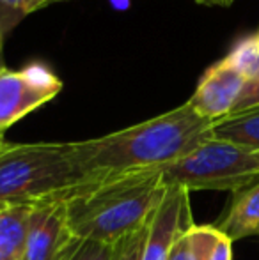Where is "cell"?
<instances>
[{"instance_id":"cell-16","label":"cell","mask_w":259,"mask_h":260,"mask_svg":"<svg viewBox=\"0 0 259 260\" xmlns=\"http://www.w3.org/2000/svg\"><path fill=\"white\" fill-rule=\"evenodd\" d=\"M257 105H259V76H256L254 80H250V82L245 83L243 92H242V96H240L235 110H233V113L242 112V110H247V108H252V106H257Z\"/></svg>"},{"instance_id":"cell-21","label":"cell","mask_w":259,"mask_h":260,"mask_svg":"<svg viewBox=\"0 0 259 260\" xmlns=\"http://www.w3.org/2000/svg\"><path fill=\"white\" fill-rule=\"evenodd\" d=\"M6 69V64H4V36H0V71Z\"/></svg>"},{"instance_id":"cell-15","label":"cell","mask_w":259,"mask_h":260,"mask_svg":"<svg viewBox=\"0 0 259 260\" xmlns=\"http://www.w3.org/2000/svg\"><path fill=\"white\" fill-rule=\"evenodd\" d=\"M31 13L32 0H0V36L6 38Z\"/></svg>"},{"instance_id":"cell-12","label":"cell","mask_w":259,"mask_h":260,"mask_svg":"<svg viewBox=\"0 0 259 260\" xmlns=\"http://www.w3.org/2000/svg\"><path fill=\"white\" fill-rule=\"evenodd\" d=\"M225 60L247 80H254L259 76V36L252 34L247 38L240 39L229 55L225 57Z\"/></svg>"},{"instance_id":"cell-11","label":"cell","mask_w":259,"mask_h":260,"mask_svg":"<svg viewBox=\"0 0 259 260\" xmlns=\"http://www.w3.org/2000/svg\"><path fill=\"white\" fill-rule=\"evenodd\" d=\"M220 234V230L213 225L194 223L174 241L169 260H208Z\"/></svg>"},{"instance_id":"cell-6","label":"cell","mask_w":259,"mask_h":260,"mask_svg":"<svg viewBox=\"0 0 259 260\" xmlns=\"http://www.w3.org/2000/svg\"><path fill=\"white\" fill-rule=\"evenodd\" d=\"M68 195L34 204L28 218L25 260H63L75 243L66 207Z\"/></svg>"},{"instance_id":"cell-25","label":"cell","mask_w":259,"mask_h":260,"mask_svg":"<svg viewBox=\"0 0 259 260\" xmlns=\"http://www.w3.org/2000/svg\"><path fill=\"white\" fill-rule=\"evenodd\" d=\"M0 152H2V151H0Z\"/></svg>"},{"instance_id":"cell-19","label":"cell","mask_w":259,"mask_h":260,"mask_svg":"<svg viewBox=\"0 0 259 260\" xmlns=\"http://www.w3.org/2000/svg\"><path fill=\"white\" fill-rule=\"evenodd\" d=\"M108 4H110L116 11H128L131 6V0H108Z\"/></svg>"},{"instance_id":"cell-9","label":"cell","mask_w":259,"mask_h":260,"mask_svg":"<svg viewBox=\"0 0 259 260\" xmlns=\"http://www.w3.org/2000/svg\"><path fill=\"white\" fill-rule=\"evenodd\" d=\"M32 207L34 204L0 206V260H25Z\"/></svg>"},{"instance_id":"cell-5","label":"cell","mask_w":259,"mask_h":260,"mask_svg":"<svg viewBox=\"0 0 259 260\" xmlns=\"http://www.w3.org/2000/svg\"><path fill=\"white\" fill-rule=\"evenodd\" d=\"M64 83L45 62L0 71V131L52 101Z\"/></svg>"},{"instance_id":"cell-18","label":"cell","mask_w":259,"mask_h":260,"mask_svg":"<svg viewBox=\"0 0 259 260\" xmlns=\"http://www.w3.org/2000/svg\"><path fill=\"white\" fill-rule=\"evenodd\" d=\"M200 6H218V7H229L235 0H195Z\"/></svg>"},{"instance_id":"cell-13","label":"cell","mask_w":259,"mask_h":260,"mask_svg":"<svg viewBox=\"0 0 259 260\" xmlns=\"http://www.w3.org/2000/svg\"><path fill=\"white\" fill-rule=\"evenodd\" d=\"M153 219V218H151ZM149 223H146L142 229L135 230V232L125 236L123 239H119L118 243H114V253H112V260H142L146 248V241H148L149 234Z\"/></svg>"},{"instance_id":"cell-2","label":"cell","mask_w":259,"mask_h":260,"mask_svg":"<svg viewBox=\"0 0 259 260\" xmlns=\"http://www.w3.org/2000/svg\"><path fill=\"white\" fill-rule=\"evenodd\" d=\"M167 186L158 168L98 177L66 199L75 237L114 244L153 218Z\"/></svg>"},{"instance_id":"cell-1","label":"cell","mask_w":259,"mask_h":260,"mask_svg":"<svg viewBox=\"0 0 259 260\" xmlns=\"http://www.w3.org/2000/svg\"><path fill=\"white\" fill-rule=\"evenodd\" d=\"M213 122L188 103L126 129L71 142L73 154L89 177L155 170L181 159L211 138Z\"/></svg>"},{"instance_id":"cell-23","label":"cell","mask_w":259,"mask_h":260,"mask_svg":"<svg viewBox=\"0 0 259 260\" xmlns=\"http://www.w3.org/2000/svg\"><path fill=\"white\" fill-rule=\"evenodd\" d=\"M55 2H63V0H55Z\"/></svg>"},{"instance_id":"cell-8","label":"cell","mask_w":259,"mask_h":260,"mask_svg":"<svg viewBox=\"0 0 259 260\" xmlns=\"http://www.w3.org/2000/svg\"><path fill=\"white\" fill-rule=\"evenodd\" d=\"M215 226L233 243L259 236V181L235 193L227 212Z\"/></svg>"},{"instance_id":"cell-3","label":"cell","mask_w":259,"mask_h":260,"mask_svg":"<svg viewBox=\"0 0 259 260\" xmlns=\"http://www.w3.org/2000/svg\"><path fill=\"white\" fill-rule=\"evenodd\" d=\"M98 177L80 168L69 144H9L0 152V206L36 204Z\"/></svg>"},{"instance_id":"cell-10","label":"cell","mask_w":259,"mask_h":260,"mask_svg":"<svg viewBox=\"0 0 259 260\" xmlns=\"http://www.w3.org/2000/svg\"><path fill=\"white\" fill-rule=\"evenodd\" d=\"M211 138L259 151V105L213 122Z\"/></svg>"},{"instance_id":"cell-7","label":"cell","mask_w":259,"mask_h":260,"mask_svg":"<svg viewBox=\"0 0 259 260\" xmlns=\"http://www.w3.org/2000/svg\"><path fill=\"white\" fill-rule=\"evenodd\" d=\"M247 80L225 58L206 69L187 101L200 117L217 122L231 115L243 92Z\"/></svg>"},{"instance_id":"cell-20","label":"cell","mask_w":259,"mask_h":260,"mask_svg":"<svg viewBox=\"0 0 259 260\" xmlns=\"http://www.w3.org/2000/svg\"><path fill=\"white\" fill-rule=\"evenodd\" d=\"M53 2H55V0H32V13L41 9V7L50 6V4H53Z\"/></svg>"},{"instance_id":"cell-4","label":"cell","mask_w":259,"mask_h":260,"mask_svg":"<svg viewBox=\"0 0 259 260\" xmlns=\"http://www.w3.org/2000/svg\"><path fill=\"white\" fill-rule=\"evenodd\" d=\"M158 170L167 188L238 193L259 181V151L210 138L190 154Z\"/></svg>"},{"instance_id":"cell-14","label":"cell","mask_w":259,"mask_h":260,"mask_svg":"<svg viewBox=\"0 0 259 260\" xmlns=\"http://www.w3.org/2000/svg\"><path fill=\"white\" fill-rule=\"evenodd\" d=\"M112 253L114 244L76 237L63 260H112Z\"/></svg>"},{"instance_id":"cell-24","label":"cell","mask_w":259,"mask_h":260,"mask_svg":"<svg viewBox=\"0 0 259 260\" xmlns=\"http://www.w3.org/2000/svg\"><path fill=\"white\" fill-rule=\"evenodd\" d=\"M256 34H257V36H259V30H257V32H256Z\"/></svg>"},{"instance_id":"cell-17","label":"cell","mask_w":259,"mask_h":260,"mask_svg":"<svg viewBox=\"0 0 259 260\" xmlns=\"http://www.w3.org/2000/svg\"><path fill=\"white\" fill-rule=\"evenodd\" d=\"M208 260H233V241L220 234Z\"/></svg>"},{"instance_id":"cell-22","label":"cell","mask_w":259,"mask_h":260,"mask_svg":"<svg viewBox=\"0 0 259 260\" xmlns=\"http://www.w3.org/2000/svg\"><path fill=\"white\" fill-rule=\"evenodd\" d=\"M7 145H9V144H7V142L4 140V133L0 131V151H4V149H6Z\"/></svg>"}]
</instances>
